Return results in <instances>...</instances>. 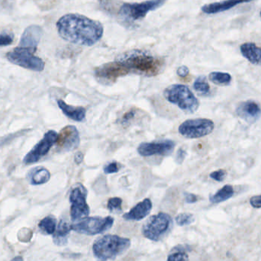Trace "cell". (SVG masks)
Returning a JSON list of instances; mask_svg holds the SVG:
<instances>
[{"label":"cell","instance_id":"1","mask_svg":"<svg viewBox=\"0 0 261 261\" xmlns=\"http://www.w3.org/2000/svg\"><path fill=\"white\" fill-rule=\"evenodd\" d=\"M58 34L65 41L83 46H92L101 39L100 22L79 14H67L57 22Z\"/></svg>","mask_w":261,"mask_h":261},{"label":"cell","instance_id":"2","mask_svg":"<svg viewBox=\"0 0 261 261\" xmlns=\"http://www.w3.org/2000/svg\"><path fill=\"white\" fill-rule=\"evenodd\" d=\"M131 246V240L115 234L98 238L92 245L95 258L99 261H113L124 254Z\"/></svg>","mask_w":261,"mask_h":261},{"label":"cell","instance_id":"3","mask_svg":"<svg viewBox=\"0 0 261 261\" xmlns=\"http://www.w3.org/2000/svg\"><path fill=\"white\" fill-rule=\"evenodd\" d=\"M119 61L128 73L146 77L157 75L160 72L163 65L160 60L138 51L126 54Z\"/></svg>","mask_w":261,"mask_h":261},{"label":"cell","instance_id":"4","mask_svg":"<svg viewBox=\"0 0 261 261\" xmlns=\"http://www.w3.org/2000/svg\"><path fill=\"white\" fill-rule=\"evenodd\" d=\"M164 96L169 103L186 113H194L200 107V102L189 87L183 84H173L167 87Z\"/></svg>","mask_w":261,"mask_h":261},{"label":"cell","instance_id":"5","mask_svg":"<svg viewBox=\"0 0 261 261\" xmlns=\"http://www.w3.org/2000/svg\"><path fill=\"white\" fill-rule=\"evenodd\" d=\"M171 216L167 213H160L152 215L143 225L142 234L153 242H160L168 237L173 229Z\"/></svg>","mask_w":261,"mask_h":261},{"label":"cell","instance_id":"6","mask_svg":"<svg viewBox=\"0 0 261 261\" xmlns=\"http://www.w3.org/2000/svg\"><path fill=\"white\" fill-rule=\"evenodd\" d=\"M36 49L29 47H15L11 52L6 54V58L13 64L28 70L41 72L45 69V62L43 60L34 56V53Z\"/></svg>","mask_w":261,"mask_h":261},{"label":"cell","instance_id":"7","mask_svg":"<svg viewBox=\"0 0 261 261\" xmlns=\"http://www.w3.org/2000/svg\"><path fill=\"white\" fill-rule=\"evenodd\" d=\"M113 224L114 218L111 216L87 217L72 224L71 229L79 234L96 235L109 230Z\"/></svg>","mask_w":261,"mask_h":261},{"label":"cell","instance_id":"8","mask_svg":"<svg viewBox=\"0 0 261 261\" xmlns=\"http://www.w3.org/2000/svg\"><path fill=\"white\" fill-rule=\"evenodd\" d=\"M87 197V190L80 184H77L70 192V217L73 222H76L89 216L90 210Z\"/></svg>","mask_w":261,"mask_h":261},{"label":"cell","instance_id":"9","mask_svg":"<svg viewBox=\"0 0 261 261\" xmlns=\"http://www.w3.org/2000/svg\"><path fill=\"white\" fill-rule=\"evenodd\" d=\"M214 128V123L210 119H189L180 124L179 132L186 138H200L212 133Z\"/></svg>","mask_w":261,"mask_h":261},{"label":"cell","instance_id":"10","mask_svg":"<svg viewBox=\"0 0 261 261\" xmlns=\"http://www.w3.org/2000/svg\"><path fill=\"white\" fill-rule=\"evenodd\" d=\"M58 134L54 130H50L44 135L43 138L24 157L25 165L35 164L50 152L51 148L56 144Z\"/></svg>","mask_w":261,"mask_h":261},{"label":"cell","instance_id":"11","mask_svg":"<svg viewBox=\"0 0 261 261\" xmlns=\"http://www.w3.org/2000/svg\"><path fill=\"white\" fill-rule=\"evenodd\" d=\"M166 0H150L141 3H126L120 9L121 16L131 20L144 18L149 12L158 9L165 3Z\"/></svg>","mask_w":261,"mask_h":261},{"label":"cell","instance_id":"12","mask_svg":"<svg viewBox=\"0 0 261 261\" xmlns=\"http://www.w3.org/2000/svg\"><path fill=\"white\" fill-rule=\"evenodd\" d=\"M176 144L172 140H157L152 142H144L138 148V152L143 157H151L154 155L168 156L174 150Z\"/></svg>","mask_w":261,"mask_h":261},{"label":"cell","instance_id":"13","mask_svg":"<svg viewBox=\"0 0 261 261\" xmlns=\"http://www.w3.org/2000/svg\"><path fill=\"white\" fill-rule=\"evenodd\" d=\"M58 148L63 152L73 151L79 144V135L76 127L72 125L64 127L58 135L56 142Z\"/></svg>","mask_w":261,"mask_h":261},{"label":"cell","instance_id":"14","mask_svg":"<svg viewBox=\"0 0 261 261\" xmlns=\"http://www.w3.org/2000/svg\"><path fill=\"white\" fill-rule=\"evenodd\" d=\"M96 76L108 81H115V79L120 77L125 76L129 74L128 70L123 66L121 62H112L106 63L96 70Z\"/></svg>","mask_w":261,"mask_h":261},{"label":"cell","instance_id":"15","mask_svg":"<svg viewBox=\"0 0 261 261\" xmlns=\"http://www.w3.org/2000/svg\"><path fill=\"white\" fill-rule=\"evenodd\" d=\"M237 114L247 123H254L261 117V108L256 102L248 100L243 102L238 106Z\"/></svg>","mask_w":261,"mask_h":261},{"label":"cell","instance_id":"16","mask_svg":"<svg viewBox=\"0 0 261 261\" xmlns=\"http://www.w3.org/2000/svg\"><path fill=\"white\" fill-rule=\"evenodd\" d=\"M42 29L38 26H30L26 29L20 40V47L37 49L42 38Z\"/></svg>","mask_w":261,"mask_h":261},{"label":"cell","instance_id":"17","mask_svg":"<svg viewBox=\"0 0 261 261\" xmlns=\"http://www.w3.org/2000/svg\"><path fill=\"white\" fill-rule=\"evenodd\" d=\"M152 209V202L150 199H145L134 206L128 213L123 215L126 221H140L148 216Z\"/></svg>","mask_w":261,"mask_h":261},{"label":"cell","instance_id":"18","mask_svg":"<svg viewBox=\"0 0 261 261\" xmlns=\"http://www.w3.org/2000/svg\"><path fill=\"white\" fill-rule=\"evenodd\" d=\"M253 0H224L221 2H213L202 6V11L206 14H216L223 13L235 7L240 4L250 2Z\"/></svg>","mask_w":261,"mask_h":261},{"label":"cell","instance_id":"19","mask_svg":"<svg viewBox=\"0 0 261 261\" xmlns=\"http://www.w3.org/2000/svg\"><path fill=\"white\" fill-rule=\"evenodd\" d=\"M240 51L244 58L252 64L261 66V47L253 42H247L241 45Z\"/></svg>","mask_w":261,"mask_h":261},{"label":"cell","instance_id":"20","mask_svg":"<svg viewBox=\"0 0 261 261\" xmlns=\"http://www.w3.org/2000/svg\"><path fill=\"white\" fill-rule=\"evenodd\" d=\"M57 103H58L60 109L61 110L63 113L69 119L79 123V122H83L86 118L87 111H86V108H83V107L70 106L61 99H58Z\"/></svg>","mask_w":261,"mask_h":261},{"label":"cell","instance_id":"21","mask_svg":"<svg viewBox=\"0 0 261 261\" xmlns=\"http://www.w3.org/2000/svg\"><path fill=\"white\" fill-rule=\"evenodd\" d=\"M71 230H72L71 225L66 222L65 220H61L58 224L56 230L53 235V241L54 244L58 246H63L67 245Z\"/></svg>","mask_w":261,"mask_h":261},{"label":"cell","instance_id":"22","mask_svg":"<svg viewBox=\"0 0 261 261\" xmlns=\"http://www.w3.org/2000/svg\"><path fill=\"white\" fill-rule=\"evenodd\" d=\"M51 179V173L48 169L42 167L34 168L29 172V183L33 185H39L46 184Z\"/></svg>","mask_w":261,"mask_h":261},{"label":"cell","instance_id":"23","mask_svg":"<svg viewBox=\"0 0 261 261\" xmlns=\"http://www.w3.org/2000/svg\"><path fill=\"white\" fill-rule=\"evenodd\" d=\"M234 190L232 185H225V186L220 189L216 193L211 196L209 200L212 203H221L229 200L234 196Z\"/></svg>","mask_w":261,"mask_h":261},{"label":"cell","instance_id":"24","mask_svg":"<svg viewBox=\"0 0 261 261\" xmlns=\"http://www.w3.org/2000/svg\"><path fill=\"white\" fill-rule=\"evenodd\" d=\"M40 230L45 234H54L57 229V220L53 215L45 217L38 225Z\"/></svg>","mask_w":261,"mask_h":261},{"label":"cell","instance_id":"25","mask_svg":"<svg viewBox=\"0 0 261 261\" xmlns=\"http://www.w3.org/2000/svg\"><path fill=\"white\" fill-rule=\"evenodd\" d=\"M193 88L201 96H207L210 92V86L205 76L197 77L193 83Z\"/></svg>","mask_w":261,"mask_h":261},{"label":"cell","instance_id":"26","mask_svg":"<svg viewBox=\"0 0 261 261\" xmlns=\"http://www.w3.org/2000/svg\"><path fill=\"white\" fill-rule=\"evenodd\" d=\"M209 79L218 86H228L231 82V76L228 73L213 72L209 74Z\"/></svg>","mask_w":261,"mask_h":261},{"label":"cell","instance_id":"27","mask_svg":"<svg viewBox=\"0 0 261 261\" xmlns=\"http://www.w3.org/2000/svg\"><path fill=\"white\" fill-rule=\"evenodd\" d=\"M168 261H189V257L184 249H174L168 256Z\"/></svg>","mask_w":261,"mask_h":261},{"label":"cell","instance_id":"28","mask_svg":"<svg viewBox=\"0 0 261 261\" xmlns=\"http://www.w3.org/2000/svg\"><path fill=\"white\" fill-rule=\"evenodd\" d=\"M194 220L193 215L189 214V213H181L176 217V222L180 226L191 225L194 222Z\"/></svg>","mask_w":261,"mask_h":261},{"label":"cell","instance_id":"29","mask_svg":"<svg viewBox=\"0 0 261 261\" xmlns=\"http://www.w3.org/2000/svg\"><path fill=\"white\" fill-rule=\"evenodd\" d=\"M122 204H123V200L121 198L113 197L108 200L107 208L111 213L120 212L122 211Z\"/></svg>","mask_w":261,"mask_h":261},{"label":"cell","instance_id":"30","mask_svg":"<svg viewBox=\"0 0 261 261\" xmlns=\"http://www.w3.org/2000/svg\"><path fill=\"white\" fill-rule=\"evenodd\" d=\"M14 40L13 34L6 32H0V47L11 45Z\"/></svg>","mask_w":261,"mask_h":261},{"label":"cell","instance_id":"31","mask_svg":"<svg viewBox=\"0 0 261 261\" xmlns=\"http://www.w3.org/2000/svg\"><path fill=\"white\" fill-rule=\"evenodd\" d=\"M103 170H104V173H107V174L118 173L119 170V164L115 161L109 163V164L105 166Z\"/></svg>","mask_w":261,"mask_h":261},{"label":"cell","instance_id":"32","mask_svg":"<svg viewBox=\"0 0 261 261\" xmlns=\"http://www.w3.org/2000/svg\"><path fill=\"white\" fill-rule=\"evenodd\" d=\"M225 176H226V172L224 169H218L216 171L213 172L209 175V177L215 181L218 182H222L225 180Z\"/></svg>","mask_w":261,"mask_h":261},{"label":"cell","instance_id":"33","mask_svg":"<svg viewBox=\"0 0 261 261\" xmlns=\"http://www.w3.org/2000/svg\"><path fill=\"white\" fill-rule=\"evenodd\" d=\"M250 203L251 206L255 209H261V195L251 197Z\"/></svg>","mask_w":261,"mask_h":261},{"label":"cell","instance_id":"34","mask_svg":"<svg viewBox=\"0 0 261 261\" xmlns=\"http://www.w3.org/2000/svg\"><path fill=\"white\" fill-rule=\"evenodd\" d=\"M185 201L186 203H195L198 202L199 198L197 195L193 194V193H185Z\"/></svg>","mask_w":261,"mask_h":261},{"label":"cell","instance_id":"35","mask_svg":"<svg viewBox=\"0 0 261 261\" xmlns=\"http://www.w3.org/2000/svg\"><path fill=\"white\" fill-rule=\"evenodd\" d=\"M185 155H186V152L184 151L182 148L178 150V152L177 153V156H176V160L179 164H182L184 162V160L185 158Z\"/></svg>","mask_w":261,"mask_h":261},{"label":"cell","instance_id":"36","mask_svg":"<svg viewBox=\"0 0 261 261\" xmlns=\"http://www.w3.org/2000/svg\"><path fill=\"white\" fill-rule=\"evenodd\" d=\"M177 73L178 76L182 77H185L187 76L188 74H189V70L187 67H185V66H182V67H179Z\"/></svg>","mask_w":261,"mask_h":261},{"label":"cell","instance_id":"37","mask_svg":"<svg viewBox=\"0 0 261 261\" xmlns=\"http://www.w3.org/2000/svg\"><path fill=\"white\" fill-rule=\"evenodd\" d=\"M135 112H133V111H130V112H127L125 115H124V118H123V122L126 123V122L129 121L130 119H132L135 116Z\"/></svg>","mask_w":261,"mask_h":261},{"label":"cell","instance_id":"38","mask_svg":"<svg viewBox=\"0 0 261 261\" xmlns=\"http://www.w3.org/2000/svg\"><path fill=\"white\" fill-rule=\"evenodd\" d=\"M83 155L81 152H78L77 153L76 156L74 157V160H75V162L77 164H81L83 162Z\"/></svg>","mask_w":261,"mask_h":261},{"label":"cell","instance_id":"39","mask_svg":"<svg viewBox=\"0 0 261 261\" xmlns=\"http://www.w3.org/2000/svg\"><path fill=\"white\" fill-rule=\"evenodd\" d=\"M12 261H23V259H22V257H16V258H15Z\"/></svg>","mask_w":261,"mask_h":261},{"label":"cell","instance_id":"40","mask_svg":"<svg viewBox=\"0 0 261 261\" xmlns=\"http://www.w3.org/2000/svg\"><path fill=\"white\" fill-rule=\"evenodd\" d=\"M260 15H261V14H260Z\"/></svg>","mask_w":261,"mask_h":261}]
</instances>
